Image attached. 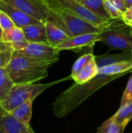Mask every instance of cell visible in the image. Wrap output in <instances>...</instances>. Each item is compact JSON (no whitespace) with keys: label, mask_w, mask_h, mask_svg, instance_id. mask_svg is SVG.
Instances as JSON below:
<instances>
[{"label":"cell","mask_w":132,"mask_h":133,"mask_svg":"<svg viewBox=\"0 0 132 133\" xmlns=\"http://www.w3.org/2000/svg\"><path fill=\"white\" fill-rule=\"evenodd\" d=\"M55 62H57L27 57L13 51L5 69L14 84L33 83L46 78L48 68Z\"/></svg>","instance_id":"obj_1"},{"label":"cell","mask_w":132,"mask_h":133,"mask_svg":"<svg viewBox=\"0 0 132 133\" xmlns=\"http://www.w3.org/2000/svg\"><path fill=\"white\" fill-rule=\"evenodd\" d=\"M100 41L111 50L132 51V27L122 19H110L100 33Z\"/></svg>","instance_id":"obj_2"},{"label":"cell","mask_w":132,"mask_h":133,"mask_svg":"<svg viewBox=\"0 0 132 133\" xmlns=\"http://www.w3.org/2000/svg\"><path fill=\"white\" fill-rule=\"evenodd\" d=\"M68 79H64L48 83H22L14 84L11 90L8 92L3 100L1 101V104L4 110L9 112L17 106L20 105L26 101L33 99L35 100L41 93L51 87Z\"/></svg>","instance_id":"obj_3"},{"label":"cell","mask_w":132,"mask_h":133,"mask_svg":"<svg viewBox=\"0 0 132 133\" xmlns=\"http://www.w3.org/2000/svg\"><path fill=\"white\" fill-rule=\"evenodd\" d=\"M48 21L65 32L70 37L85 34L100 33L102 30L79 16L60 10L48 9Z\"/></svg>","instance_id":"obj_4"},{"label":"cell","mask_w":132,"mask_h":133,"mask_svg":"<svg viewBox=\"0 0 132 133\" xmlns=\"http://www.w3.org/2000/svg\"><path fill=\"white\" fill-rule=\"evenodd\" d=\"M50 9L60 10L89 22V23L103 28L110 20H104L89 11L83 5L75 0H41Z\"/></svg>","instance_id":"obj_5"},{"label":"cell","mask_w":132,"mask_h":133,"mask_svg":"<svg viewBox=\"0 0 132 133\" xmlns=\"http://www.w3.org/2000/svg\"><path fill=\"white\" fill-rule=\"evenodd\" d=\"M44 23L49 19L48 8L41 0H2Z\"/></svg>","instance_id":"obj_6"},{"label":"cell","mask_w":132,"mask_h":133,"mask_svg":"<svg viewBox=\"0 0 132 133\" xmlns=\"http://www.w3.org/2000/svg\"><path fill=\"white\" fill-rule=\"evenodd\" d=\"M16 51L25 56L41 60L58 62L59 58V51L48 43L30 42L23 49Z\"/></svg>","instance_id":"obj_7"},{"label":"cell","mask_w":132,"mask_h":133,"mask_svg":"<svg viewBox=\"0 0 132 133\" xmlns=\"http://www.w3.org/2000/svg\"><path fill=\"white\" fill-rule=\"evenodd\" d=\"M100 33L85 34L70 37L56 46V48L59 51L62 50L79 51L85 48H89L92 49L94 44L97 41H100Z\"/></svg>","instance_id":"obj_8"},{"label":"cell","mask_w":132,"mask_h":133,"mask_svg":"<svg viewBox=\"0 0 132 133\" xmlns=\"http://www.w3.org/2000/svg\"><path fill=\"white\" fill-rule=\"evenodd\" d=\"M0 11L4 12L14 23L16 26L23 28L30 24H40L43 23L39 20L34 19L33 17L23 12L19 9L15 8L14 6L0 0Z\"/></svg>","instance_id":"obj_9"},{"label":"cell","mask_w":132,"mask_h":133,"mask_svg":"<svg viewBox=\"0 0 132 133\" xmlns=\"http://www.w3.org/2000/svg\"><path fill=\"white\" fill-rule=\"evenodd\" d=\"M0 133H35L31 127H27L16 119L9 112L0 116Z\"/></svg>","instance_id":"obj_10"},{"label":"cell","mask_w":132,"mask_h":133,"mask_svg":"<svg viewBox=\"0 0 132 133\" xmlns=\"http://www.w3.org/2000/svg\"><path fill=\"white\" fill-rule=\"evenodd\" d=\"M1 40L3 42L9 43L13 51H19L27 46L29 42L26 40L22 28L14 26L12 28L2 32Z\"/></svg>","instance_id":"obj_11"},{"label":"cell","mask_w":132,"mask_h":133,"mask_svg":"<svg viewBox=\"0 0 132 133\" xmlns=\"http://www.w3.org/2000/svg\"><path fill=\"white\" fill-rule=\"evenodd\" d=\"M26 40L30 43H47L44 23L30 24L22 28Z\"/></svg>","instance_id":"obj_12"},{"label":"cell","mask_w":132,"mask_h":133,"mask_svg":"<svg viewBox=\"0 0 132 133\" xmlns=\"http://www.w3.org/2000/svg\"><path fill=\"white\" fill-rule=\"evenodd\" d=\"M97 75L98 67L94 58V59L91 60L86 65H85L78 72L73 76H71V78L74 79L75 83L76 84H84L93 79Z\"/></svg>","instance_id":"obj_13"},{"label":"cell","mask_w":132,"mask_h":133,"mask_svg":"<svg viewBox=\"0 0 132 133\" xmlns=\"http://www.w3.org/2000/svg\"><path fill=\"white\" fill-rule=\"evenodd\" d=\"M125 61H132L131 51H121L120 53L113 55L104 54L102 55H95V62L98 69Z\"/></svg>","instance_id":"obj_14"},{"label":"cell","mask_w":132,"mask_h":133,"mask_svg":"<svg viewBox=\"0 0 132 133\" xmlns=\"http://www.w3.org/2000/svg\"><path fill=\"white\" fill-rule=\"evenodd\" d=\"M34 100L31 99L25 103L21 104L20 105L17 106L9 113L12 115L16 119L22 122L27 127H30V121L32 118V108H33V103Z\"/></svg>","instance_id":"obj_15"},{"label":"cell","mask_w":132,"mask_h":133,"mask_svg":"<svg viewBox=\"0 0 132 133\" xmlns=\"http://www.w3.org/2000/svg\"><path fill=\"white\" fill-rule=\"evenodd\" d=\"M45 28H46V34H47V43L52 46H58L63 41L70 38V37L61 30L59 27L56 26L50 21H47L44 23Z\"/></svg>","instance_id":"obj_16"},{"label":"cell","mask_w":132,"mask_h":133,"mask_svg":"<svg viewBox=\"0 0 132 133\" xmlns=\"http://www.w3.org/2000/svg\"><path fill=\"white\" fill-rule=\"evenodd\" d=\"M132 72V61H125L98 69V74L105 76H121Z\"/></svg>","instance_id":"obj_17"},{"label":"cell","mask_w":132,"mask_h":133,"mask_svg":"<svg viewBox=\"0 0 132 133\" xmlns=\"http://www.w3.org/2000/svg\"><path fill=\"white\" fill-rule=\"evenodd\" d=\"M79 3L83 5L89 11L104 20L111 19L103 5V0H80Z\"/></svg>","instance_id":"obj_18"},{"label":"cell","mask_w":132,"mask_h":133,"mask_svg":"<svg viewBox=\"0 0 132 133\" xmlns=\"http://www.w3.org/2000/svg\"><path fill=\"white\" fill-rule=\"evenodd\" d=\"M112 118L118 124L126 127L132 119V102L120 107Z\"/></svg>","instance_id":"obj_19"},{"label":"cell","mask_w":132,"mask_h":133,"mask_svg":"<svg viewBox=\"0 0 132 133\" xmlns=\"http://www.w3.org/2000/svg\"><path fill=\"white\" fill-rule=\"evenodd\" d=\"M12 81L5 68H0V101L3 100L8 92L13 87Z\"/></svg>","instance_id":"obj_20"},{"label":"cell","mask_w":132,"mask_h":133,"mask_svg":"<svg viewBox=\"0 0 132 133\" xmlns=\"http://www.w3.org/2000/svg\"><path fill=\"white\" fill-rule=\"evenodd\" d=\"M125 128L115 122L111 117L98 128L96 133H123Z\"/></svg>","instance_id":"obj_21"},{"label":"cell","mask_w":132,"mask_h":133,"mask_svg":"<svg viewBox=\"0 0 132 133\" xmlns=\"http://www.w3.org/2000/svg\"><path fill=\"white\" fill-rule=\"evenodd\" d=\"M95 55L93 54V52H89L86 53L83 55H82L81 57H79L74 63L72 69V73L71 76L75 75L76 72H78L85 65H86L89 62H90L91 60L94 59Z\"/></svg>","instance_id":"obj_22"},{"label":"cell","mask_w":132,"mask_h":133,"mask_svg":"<svg viewBox=\"0 0 132 133\" xmlns=\"http://www.w3.org/2000/svg\"><path fill=\"white\" fill-rule=\"evenodd\" d=\"M103 5L105 7V9L107 10V13L109 14L110 19H121L123 13L118 10L111 2L110 0H103Z\"/></svg>","instance_id":"obj_23"},{"label":"cell","mask_w":132,"mask_h":133,"mask_svg":"<svg viewBox=\"0 0 132 133\" xmlns=\"http://www.w3.org/2000/svg\"><path fill=\"white\" fill-rule=\"evenodd\" d=\"M12 48L0 51V68H6L12 58Z\"/></svg>","instance_id":"obj_24"},{"label":"cell","mask_w":132,"mask_h":133,"mask_svg":"<svg viewBox=\"0 0 132 133\" xmlns=\"http://www.w3.org/2000/svg\"><path fill=\"white\" fill-rule=\"evenodd\" d=\"M132 102V76L130 77L127 87L124 91V94L121 97V105L120 107L127 104L128 103Z\"/></svg>","instance_id":"obj_25"},{"label":"cell","mask_w":132,"mask_h":133,"mask_svg":"<svg viewBox=\"0 0 132 133\" xmlns=\"http://www.w3.org/2000/svg\"><path fill=\"white\" fill-rule=\"evenodd\" d=\"M15 26L12 19L4 12L0 11V28L2 32L9 30Z\"/></svg>","instance_id":"obj_26"},{"label":"cell","mask_w":132,"mask_h":133,"mask_svg":"<svg viewBox=\"0 0 132 133\" xmlns=\"http://www.w3.org/2000/svg\"><path fill=\"white\" fill-rule=\"evenodd\" d=\"M122 20L127 23L128 26L132 27V10L130 9H127V10L122 15Z\"/></svg>","instance_id":"obj_27"},{"label":"cell","mask_w":132,"mask_h":133,"mask_svg":"<svg viewBox=\"0 0 132 133\" xmlns=\"http://www.w3.org/2000/svg\"><path fill=\"white\" fill-rule=\"evenodd\" d=\"M110 2L122 13H124L127 10V7L124 3V0H110Z\"/></svg>","instance_id":"obj_28"},{"label":"cell","mask_w":132,"mask_h":133,"mask_svg":"<svg viewBox=\"0 0 132 133\" xmlns=\"http://www.w3.org/2000/svg\"><path fill=\"white\" fill-rule=\"evenodd\" d=\"M12 48L11 44H10L9 43L3 42V41L0 39V51L7 49V48Z\"/></svg>","instance_id":"obj_29"},{"label":"cell","mask_w":132,"mask_h":133,"mask_svg":"<svg viewBox=\"0 0 132 133\" xmlns=\"http://www.w3.org/2000/svg\"><path fill=\"white\" fill-rule=\"evenodd\" d=\"M124 3L127 9H128L132 5V0H124Z\"/></svg>","instance_id":"obj_30"},{"label":"cell","mask_w":132,"mask_h":133,"mask_svg":"<svg viewBox=\"0 0 132 133\" xmlns=\"http://www.w3.org/2000/svg\"><path fill=\"white\" fill-rule=\"evenodd\" d=\"M5 112H7V111H5L4 110V108H2V106L1 101H0V116H2V115H4Z\"/></svg>","instance_id":"obj_31"},{"label":"cell","mask_w":132,"mask_h":133,"mask_svg":"<svg viewBox=\"0 0 132 133\" xmlns=\"http://www.w3.org/2000/svg\"><path fill=\"white\" fill-rule=\"evenodd\" d=\"M2 30H1V28H0V39H1V37H2Z\"/></svg>","instance_id":"obj_32"},{"label":"cell","mask_w":132,"mask_h":133,"mask_svg":"<svg viewBox=\"0 0 132 133\" xmlns=\"http://www.w3.org/2000/svg\"><path fill=\"white\" fill-rule=\"evenodd\" d=\"M75 1H77V2H80V0H75Z\"/></svg>","instance_id":"obj_33"},{"label":"cell","mask_w":132,"mask_h":133,"mask_svg":"<svg viewBox=\"0 0 132 133\" xmlns=\"http://www.w3.org/2000/svg\"><path fill=\"white\" fill-rule=\"evenodd\" d=\"M131 53H132V51H131Z\"/></svg>","instance_id":"obj_34"}]
</instances>
